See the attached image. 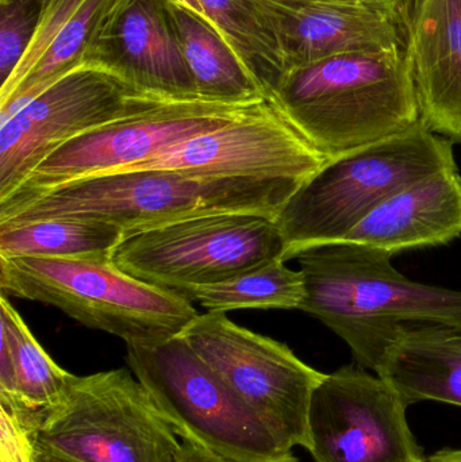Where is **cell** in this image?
Segmentation results:
<instances>
[{
  "instance_id": "cell-1",
  "label": "cell",
  "mask_w": 461,
  "mask_h": 462,
  "mask_svg": "<svg viewBox=\"0 0 461 462\" xmlns=\"http://www.w3.org/2000/svg\"><path fill=\"white\" fill-rule=\"evenodd\" d=\"M271 102L327 160L402 134L420 122L408 45L344 51L287 70Z\"/></svg>"
},
{
  "instance_id": "cell-2",
  "label": "cell",
  "mask_w": 461,
  "mask_h": 462,
  "mask_svg": "<svg viewBox=\"0 0 461 462\" xmlns=\"http://www.w3.org/2000/svg\"><path fill=\"white\" fill-rule=\"evenodd\" d=\"M392 257L352 242L311 247L297 257L306 290L300 310L337 334L357 365L375 374L405 326L461 330V291L413 282L392 266Z\"/></svg>"
},
{
  "instance_id": "cell-3",
  "label": "cell",
  "mask_w": 461,
  "mask_h": 462,
  "mask_svg": "<svg viewBox=\"0 0 461 462\" xmlns=\"http://www.w3.org/2000/svg\"><path fill=\"white\" fill-rule=\"evenodd\" d=\"M302 186L291 180L206 179L170 171L108 173L0 206V227L83 218L116 225L127 236L213 214H259L276 219Z\"/></svg>"
},
{
  "instance_id": "cell-4",
  "label": "cell",
  "mask_w": 461,
  "mask_h": 462,
  "mask_svg": "<svg viewBox=\"0 0 461 462\" xmlns=\"http://www.w3.org/2000/svg\"><path fill=\"white\" fill-rule=\"evenodd\" d=\"M452 168H457L454 143L421 121L402 134L329 160L276 218L284 263L311 247L344 241L392 195Z\"/></svg>"
},
{
  "instance_id": "cell-5",
  "label": "cell",
  "mask_w": 461,
  "mask_h": 462,
  "mask_svg": "<svg viewBox=\"0 0 461 462\" xmlns=\"http://www.w3.org/2000/svg\"><path fill=\"white\" fill-rule=\"evenodd\" d=\"M5 295L51 304L126 345H159L180 336L199 315L179 291L149 284L111 257H0Z\"/></svg>"
},
{
  "instance_id": "cell-6",
  "label": "cell",
  "mask_w": 461,
  "mask_h": 462,
  "mask_svg": "<svg viewBox=\"0 0 461 462\" xmlns=\"http://www.w3.org/2000/svg\"><path fill=\"white\" fill-rule=\"evenodd\" d=\"M126 361L176 436L237 462H297L283 441L181 336L126 345Z\"/></svg>"
},
{
  "instance_id": "cell-7",
  "label": "cell",
  "mask_w": 461,
  "mask_h": 462,
  "mask_svg": "<svg viewBox=\"0 0 461 462\" xmlns=\"http://www.w3.org/2000/svg\"><path fill=\"white\" fill-rule=\"evenodd\" d=\"M181 442L127 369L73 374L35 447L73 462H173Z\"/></svg>"
},
{
  "instance_id": "cell-8",
  "label": "cell",
  "mask_w": 461,
  "mask_h": 462,
  "mask_svg": "<svg viewBox=\"0 0 461 462\" xmlns=\"http://www.w3.org/2000/svg\"><path fill=\"white\" fill-rule=\"evenodd\" d=\"M283 254L284 239L276 219L227 213L127 234L111 260L143 282L181 291L283 260Z\"/></svg>"
},
{
  "instance_id": "cell-9",
  "label": "cell",
  "mask_w": 461,
  "mask_h": 462,
  "mask_svg": "<svg viewBox=\"0 0 461 462\" xmlns=\"http://www.w3.org/2000/svg\"><path fill=\"white\" fill-rule=\"evenodd\" d=\"M180 336L286 444L310 449L309 410L325 374L226 312L198 315Z\"/></svg>"
},
{
  "instance_id": "cell-10",
  "label": "cell",
  "mask_w": 461,
  "mask_h": 462,
  "mask_svg": "<svg viewBox=\"0 0 461 462\" xmlns=\"http://www.w3.org/2000/svg\"><path fill=\"white\" fill-rule=\"evenodd\" d=\"M262 103L226 105L200 99L157 103L62 143L13 194L0 200V206L24 202L70 181L122 172L189 138L225 126Z\"/></svg>"
},
{
  "instance_id": "cell-11",
  "label": "cell",
  "mask_w": 461,
  "mask_h": 462,
  "mask_svg": "<svg viewBox=\"0 0 461 462\" xmlns=\"http://www.w3.org/2000/svg\"><path fill=\"white\" fill-rule=\"evenodd\" d=\"M167 100L92 65H80L0 125V200L62 143Z\"/></svg>"
},
{
  "instance_id": "cell-12",
  "label": "cell",
  "mask_w": 461,
  "mask_h": 462,
  "mask_svg": "<svg viewBox=\"0 0 461 462\" xmlns=\"http://www.w3.org/2000/svg\"><path fill=\"white\" fill-rule=\"evenodd\" d=\"M409 406L383 377L341 366L314 390L309 429L314 462H424Z\"/></svg>"
},
{
  "instance_id": "cell-13",
  "label": "cell",
  "mask_w": 461,
  "mask_h": 462,
  "mask_svg": "<svg viewBox=\"0 0 461 462\" xmlns=\"http://www.w3.org/2000/svg\"><path fill=\"white\" fill-rule=\"evenodd\" d=\"M327 162L267 100L225 126L189 138L122 172L170 171L206 179H260L305 184Z\"/></svg>"
},
{
  "instance_id": "cell-14",
  "label": "cell",
  "mask_w": 461,
  "mask_h": 462,
  "mask_svg": "<svg viewBox=\"0 0 461 462\" xmlns=\"http://www.w3.org/2000/svg\"><path fill=\"white\" fill-rule=\"evenodd\" d=\"M284 73L333 54L408 45L410 23L381 0H248ZM281 75V76H283Z\"/></svg>"
},
{
  "instance_id": "cell-15",
  "label": "cell",
  "mask_w": 461,
  "mask_h": 462,
  "mask_svg": "<svg viewBox=\"0 0 461 462\" xmlns=\"http://www.w3.org/2000/svg\"><path fill=\"white\" fill-rule=\"evenodd\" d=\"M84 64L157 99H199L168 0H116L97 26Z\"/></svg>"
},
{
  "instance_id": "cell-16",
  "label": "cell",
  "mask_w": 461,
  "mask_h": 462,
  "mask_svg": "<svg viewBox=\"0 0 461 462\" xmlns=\"http://www.w3.org/2000/svg\"><path fill=\"white\" fill-rule=\"evenodd\" d=\"M420 121L461 143V0H424L409 30Z\"/></svg>"
},
{
  "instance_id": "cell-17",
  "label": "cell",
  "mask_w": 461,
  "mask_h": 462,
  "mask_svg": "<svg viewBox=\"0 0 461 462\" xmlns=\"http://www.w3.org/2000/svg\"><path fill=\"white\" fill-rule=\"evenodd\" d=\"M116 0H43L34 40L15 72L0 87V125L43 89L84 65L95 32Z\"/></svg>"
},
{
  "instance_id": "cell-18",
  "label": "cell",
  "mask_w": 461,
  "mask_h": 462,
  "mask_svg": "<svg viewBox=\"0 0 461 462\" xmlns=\"http://www.w3.org/2000/svg\"><path fill=\"white\" fill-rule=\"evenodd\" d=\"M461 236V175L441 171L397 192L344 241L392 253L447 245Z\"/></svg>"
},
{
  "instance_id": "cell-19",
  "label": "cell",
  "mask_w": 461,
  "mask_h": 462,
  "mask_svg": "<svg viewBox=\"0 0 461 462\" xmlns=\"http://www.w3.org/2000/svg\"><path fill=\"white\" fill-rule=\"evenodd\" d=\"M376 374L409 407L427 401L461 407V330L435 323L405 326Z\"/></svg>"
},
{
  "instance_id": "cell-20",
  "label": "cell",
  "mask_w": 461,
  "mask_h": 462,
  "mask_svg": "<svg viewBox=\"0 0 461 462\" xmlns=\"http://www.w3.org/2000/svg\"><path fill=\"white\" fill-rule=\"evenodd\" d=\"M199 99L226 105L270 100L262 84L210 22L168 2Z\"/></svg>"
},
{
  "instance_id": "cell-21",
  "label": "cell",
  "mask_w": 461,
  "mask_h": 462,
  "mask_svg": "<svg viewBox=\"0 0 461 462\" xmlns=\"http://www.w3.org/2000/svg\"><path fill=\"white\" fill-rule=\"evenodd\" d=\"M126 236L107 222L51 218L0 227V257H111Z\"/></svg>"
},
{
  "instance_id": "cell-22",
  "label": "cell",
  "mask_w": 461,
  "mask_h": 462,
  "mask_svg": "<svg viewBox=\"0 0 461 462\" xmlns=\"http://www.w3.org/2000/svg\"><path fill=\"white\" fill-rule=\"evenodd\" d=\"M210 312L235 310H300L305 298L302 272L283 260L270 261L213 284L179 291Z\"/></svg>"
},
{
  "instance_id": "cell-23",
  "label": "cell",
  "mask_w": 461,
  "mask_h": 462,
  "mask_svg": "<svg viewBox=\"0 0 461 462\" xmlns=\"http://www.w3.org/2000/svg\"><path fill=\"white\" fill-rule=\"evenodd\" d=\"M0 311V341L10 350L16 390L15 398L0 399L32 411H48L61 401L73 374L51 360L5 293Z\"/></svg>"
},
{
  "instance_id": "cell-24",
  "label": "cell",
  "mask_w": 461,
  "mask_h": 462,
  "mask_svg": "<svg viewBox=\"0 0 461 462\" xmlns=\"http://www.w3.org/2000/svg\"><path fill=\"white\" fill-rule=\"evenodd\" d=\"M224 40L262 84L271 100L283 75L281 61L267 32L260 26L248 0H199Z\"/></svg>"
},
{
  "instance_id": "cell-25",
  "label": "cell",
  "mask_w": 461,
  "mask_h": 462,
  "mask_svg": "<svg viewBox=\"0 0 461 462\" xmlns=\"http://www.w3.org/2000/svg\"><path fill=\"white\" fill-rule=\"evenodd\" d=\"M43 0H0L2 86L26 56L42 15Z\"/></svg>"
},
{
  "instance_id": "cell-26",
  "label": "cell",
  "mask_w": 461,
  "mask_h": 462,
  "mask_svg": "<svg viewBox=\"0 0 461 462\" xmlns=\"http://www.w3.org/2000/svg\"><path fill=\"white\" fill-rule=\"evenodd\" d=\"M2 462H34L35 437L43 411H32L0 399Z\"/></svg>"
},
{
  "instance_id": "cell-27",
  "label": "cell",
  "mask_w": 461,
  "mask_h": 462,
  "mask_svg": "<svg viewBox=\"0 0 461 462\" xmlns=\"http://www.w3.org/2000/svg\"><path fill=\"white\" fill-rule=\"evenodd\" d=\"M173 462H237L192 442L183 441Z\"/></svg>"
},
{
  "instance_id": "cell-28",
  "label": "cell",
  "mask_w": 461,
  "mask_h": 462,
  "mask_svg": "<svg viewBox=\"0 0 461 462\" xmlns=\"http://www.w3.org/2000/svg\"><path fill=\"white\" fill-rule=\"evenodd\" d=\"M424 462H461V449H441Z\"/></svg>"
},
{
  "instance_id": "cell-29",
  "label": "cell",
  "mask_w": 461,
  "mask_h": 462,
  "mask_svg": "<svg viewBox=\"0 0 461 462\" xmlns=\"http://www.w3.org/2000/svg\"><path fill=\"white\" fill-rule=\"evenodd\" d=\"M381 2L389 3V5H394L401 14H402L403 18L411 24V18H413V10H414V0H381Z\"/></svg>"
},
{
  "instance_id": "cell-30",
  "label": "cell",
  "mask_w": 461,
  "mask_h": 462,
  "mask_svg": "<svg viewBox=\"0 0 461 462\" xmlns=\"http://www.w3.org/2000/svg\"><path fill=\"white\" fill-rule=\"evenodd\" d=\"M168 2L175 3V5H180V7L187 8V10L191 11V13L197 14L199 18L205 19V21L210 22L211 23L199 0H168Z\"/></svg>"
},
{
  "instance_id": "cell-31",
  "label": "cell",
  "mask_w": 461,
  "mask_h": 462,
  "mask_svg": "<svg viewBox=\"0 0 461 462\" xmlns=\"http://www.w3.org/2000/svg\"><path fill=\"white\" fill-rule=\"evenodd\" d=\"M34 462H73L67 460V458L60 457V456L51 455V453L45 452V450L38 449L35 447V461Z\"/></svg>"
},
{
  "instance_id": "cell-32",
  "label": "cell",
  "mask_w": 461,
  "mask_h": 462,
  "mask_svg": "<svg viewBox=\"0 0 461 462\" xmlns=\"http://www.w3.org/2000/svg\"><path fill=\"white\" fill-rule=\"evenodd\" d=\"M422 3H424V0H414V10H416V8H419L420 5H422ZM414 10H413V13H414Z\"/></svg>"
}]
</instances>
